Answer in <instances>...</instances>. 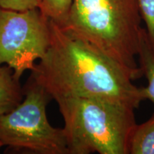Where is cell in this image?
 <instances>
[{"instance_id": "6da1fadb", "label": "cell", "mask_w": 154, "mask_h": 154, "mask_svg": "<svg viewBox=\"0 0 154 154\" xmlns=\"http://www.w3.org/2000/svg\"><path fill=\"white\" fill-rule=\"evenodd\" d=\"M32 76L51 99L96 98L135 109L144 101L131 73L93 44L51 20V41Z\"/></svg>"}, {"instance_id": "7a4b0ae2", "label": "cell", "mask_w": 154, "mask_h": 154, "mask_svg": "<svg viewBox=\"0 0 154 154\" xmlns=\"http://www.w3.org/2000/svg\"><path fill=\"white\" fill-rule=\"evenodd\" d=\"M142 21L138 0H73L59 26L120 63L135 80L143 76L136 59Z\"/></svg>"}, {"instance_id": "3957f363", "label": "cell", "mask_w": 154, "mask_h": 154, "mask_svg": "<svg viewBox=\"0 0 154 154\" xmlns=\"http://www.w3.org/2000/svg\"><path fill=\"white\" fill-rule=\"evenodd\" d=\"M55 101L64 121L68 154H128L134 108L96 98Z\"/></svg>"}, {"instance_id": "277c9868", "label": "cell", "mask_w": 154, "mask_h": 154, "mask_svg": "<svg viewBox=\"0 0 154 154\" xmlns=\"http://www.w3.org/2000/svg\"><path fill=\"white\" fill-rule=\"evenodd\" d=\"M24 99L10 112L0 116V140L4 146L38 154H68L63 128L50 124L47 106L51 97L31 75Z\"/></svg>"}, {"instance_id": "5b68a950", "label": "cell", "mask_w": 154, "mask_h": 154, "mask_svg": "<svg viewBox=\"0 0 154 154\" xmlns=\"http://www.w3.org/2000/svg\"><path fill=\"white\" fill-rule=\"evenodd\" d=\"M51 41V19L39 8L17 11L0 7V65L21 79L45 54Z\"/></svg>"}, {"instance_id": "8992f818", "label": "cell", "mask_w": 154, "mask_h": 154, "mask_svg": "<svg viewBox=\"0 0 154 154\" xmlns=\"http://www.w3.org/2000/svg\"><path fill=\"white\" fill-rule=\"evenodd\" d=\"M24 96L20 78L7 65H0V116L12 111Z\"/></svg>"}, {"instance_id": "52a82bcc", "label": "cell", "mask_w": 154, "mask_h": 154, "mask_svg": "<svg viewBox=\"0 0 154 154\" xmlns=\"http://www.w3.org/2000/svg\"><path fill=\"white\" fill-rule=\"evenodd\" d=\"M138 57L142 74L148 81V86L140 88L142 95L144 100H149L154 105V51L149 43L145 28H142L140 34Z\"/></svg>"}, {"instance_id": "ba28073f", "label": "cell", "mask_w": 154, "mask_h": 154, "mask_svg": "<svg viewBox=\"0 0 154 154\" xmlns=\"http://www.w3.org/2000/svg\"><path fill=\"white\" fill-rule=\"evenodd\" d=\"M128 154H154V113L146 122L134 126L128 143Z\"/></svg>"}, {"instance_id": "9c48e42d", "label": "cell", "mask_w": 154, "mask_h": 154, "mask_svg": "<svg viewBox=\"0 0 154 154\" xmlns=\"http://www.w3.org/2000/svg\"><path fill=\"white\" fill-rule=\"evenodd\" d=\"M73 0H42L40 9L51 20L60 25L64 22Z\"/></svg>"}, {"instance_id": "30bf717a", "label": "cell", "mask_w": 154, "mask_h": 154, "mask_svg": "<svg viewBox=\"0 0 154 154\" xmlns=\"http://www.w3.org/2000/svg\"><path fill=\"white\" fill-rule=\"evenodd\" d=\"M140 16L146 25L149 43L154 51V0H138Z\"/></svg>"}, {"instance_id": "8fae6325", "label": "cell", "mask_w": 154, "mask_h": 154, "mask_svg": "<svg viewBox=\"0 0 154 154\" xmlns=\"http://www.w3.org/2000/svg\"><path fill=\"white\" fill-rule=\"evenodd\" d=\"M42 0H0V7L17 11L41 8Z\"/></svg>"}, {"instance_id": "7c38bea8", "label": "cell", "mask_w": 154, "mask_h": 154, "mask_svg": "<svg viewBox=\"0 0 154 154\" xmlns=\"http://www.w3.org/2000/svg\"><path fill=\"white\" fill-rule=\"evenodd\" d=\"M2 146H4L3 144H2V142H1V140H0V149H1V148L2 147Z\"/></svg>"}]
</instances>
